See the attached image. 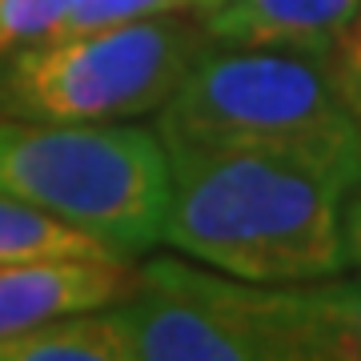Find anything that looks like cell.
Returning a JSON list of instances; mask_svg holds the SVG:
<instances>
[{
  "label": "cell",
  "instance_id": "cell-16",
  "mask_svg": "<svg viewBox=\"0 0 361 361\" xmlns=\"http://www.w3.org/2000/svg\"><path fill=\"white\" fill-rule=\"evenodd\" d=\"M357 25H361V13H357Z\"/></svg>",
  "mask_w": 361,
  "mask_h": 361
},
{
  "label": "cell",
  "instance_id": "cell-7",
  "mask_svg": "<svg viewBox=\"0 0 361 361\" xmlns=\"http://www.w3.org/2000/svg\"><path fill=\"white\" fill-rule=\"evenodd\" d=\"M361 0H225L201 13L213 40L253 49L334 52L357 25Z\"/></svg>",
  "mask_w": 361,
  "mask_h": 361
},
{
  "label": "cell",
  "instance_id": "cell-6",
  "mask_svg": "<svg viewBox=\"0 0 361 361\" xmlns=\"http://www.w3.org/2000/svg\"><path fill=\"white\" fill-rule=\"evenodd\" d=\"M129 285L133 273L121 257L0 261V341L65 313L104 310Z\"/></svg>",
  "mask_w": 361,
  "mask_h": 361
},
{
  "label": "cell",
  "instance_id": "cell-15",
  "mask_svg": "<svg viewBox=\"0 0 361 361\" xmlns=\"http://www.w3.org/2000/svg\"><path fill=\"white\" fill-rule=\"evenodd\" d=\"M217 4H225V0H193V13H209V8H217Z\"/></svg>",
  "mask_w": 361,
  "mask_h": 361
},
{
  "label": "cell",
  "instance_id": "cell-2",
  "mask_svg": "<svg viewBox=\"0 0 361 361\" xmlns=\"http://www.w3.org/2000/svg\"><path fill=\"white\" fill-rule=\"evenodd\" d=\"M157 133L165 145L277 157L341 193L361 185V129L334 52L253 49L209 37L157 113Z\"/></svg>",
  "mask_w": 361,
  "mask_h": 361
},
{
  "label": "cell",
  "instance_id": "cell-8",
  "mask_svg": "<svg viewBox=\"0 0 361 361\" xmlns=\"http://www.w3.org/2000/svg\"><path fill=\"white\" fill-rule=\"evenodd\" d=\"M293 361H361V273L293 285Z\"/></svg>",
  "mask_w": 361,
  "mask_h": 361
},
{
  "label": "cell",
  "instance_id": "cell-5",
  "mask_svg": "<svg viewBox=\"0 0 361 361\" xmlns=\"http://www.w3.org/2000/svg\"><path fill=\"white\" fill-rule=\"evenodd\" d=\"M109 322L125 361H293V285H257L193 257L133 273Z\"/></svg>",
  "mask_w": 361,
  "mask_h": 361
},
{
  "label": "cell",
  "instance_id": "cell-3",
  "mask_svg": "<svg viewBox=\"0 0 361 361\" xmlns=\"http://www.w3.org/2000/svg\"><path fill=\"white\" fill-rule=\"evenodd\" d=\"M0 193L129 261L165 241L169 153L161 133L141 125L0 116Z\"/></svg>",
  "mask_w": 361,
  "mask_h": 361
},
{
  "label": "cell",
  "instance_id": "cell-11",
  "mask_svg": "<svg viewBox=\"0 0 361 361\" xmlns=\"http://www.w3.org/2000/svg\"><path fill=\"white\" fill-rule=\"evenodd\" d=\"M80 0H0V52L65 25Z\"/></svg>",
  "mask_w": 361,
  "mask_h": 361
},
{
  "label": "cell",
  "instance_id": "cell-4",
  "mask_svg": "<svg viewBox=\"0 0 361 361\" xmlns=\"http://www.w3.org/2000/svg\"><path fill=\"white\" fill-rule=\"evenodd\" d=\"M205 40L185 13L20 40L0 52V116L113 125L161 113Z\"/></svg>",
  "mask_w": 361,
  "mask_h": 361
},
{
  "label": "cell",
  "instance_id": "cell-1",
  "mask_svg": "<svg viewBox=\"0 0 361 361\" xmlns=\"http://www.w3.org/2000/svg\"><path fill=\"white\" fill-rule=\"evenodd\" d=\"M165 241L257 285H313L349 269L341 205L345 193L289 161L237 149L165 145Z\"/></svg>",
  "mask_w": 361,
  "mask_h": 361
},
{
  "label": "cell",
  "instance_id": "cell-10",
  "mask_svg": "<svg viewBox=\"0 0 361 361\" xmlns=\"http://www.w3.org/2000/svg\"><path fill=\"white\" fill-rule=\"evenodd\" d=\"M32 257H116L89 233L73 229L52 213L0 193V261H32ZM125 261V257H121Z\"/></svg>",
  "mask_w": 361,
  "mask_h": 361
},
{
  "label": "cell",
  "instance_id": "cell-14",
  "mask_svg": "<svg viewBox=\"0 0 361 361\" xmlns=\"http://www.w3.org/2000/svg\"><path fill=\"white\" fill-rule=\"evenodd\" d=\"M341 233H345L349 265L361 273V185L345 193V205H341Z\"/></svg>",
  "mask_w": 361,
  "mask_h": 361
},
{
  "label": "cell",
  "instance_id": "cell-12",
  "mask_svg": "<svg viewBox=\"0 0 361 361\" xmlns=\"http://www.w3.org/2000/svg\"><path fill=\"white\" fill-rule=\"evenodd\" d=\"M185 8H193V0H80L56 32L125 25V20H145V16H161V13H185Z\"/></svg>",
  "mask_w": 361,
  "mask_h": 361
},
{
  "label": "cell",
  "instance_id": "cell-9",
  "mask_svg": "<svg viewBox=\"0 0 361 361\" xmlns=\"http://www.w3.org/2000/svg\"><path fill=\"white\" fill-rule=\"evenodd\" d=\"M0 361H125L109 310H85L4 337Z\"/></svg>",
  "mask_w": 361,
  "mask_h": 361
},
{
  "label": "cell",
  "instance_id": "cell-13",
  "mask_svg": "<svg viewBox=\"0 0 361 361\" xmlns=\"http://www.w3.org/2000/svg\"><path fill=\"white\" fill-rule=\"evenodd\" d=\"M334 68H337V80H341V92L349 101V113L357 121L361 129V25H353L341 37V44L334 49Z\"/></svg>",
  "mask_w": 361,
  "mask_h": 361
}]
</instances>
